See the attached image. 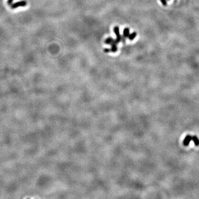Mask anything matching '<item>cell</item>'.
I'll list each match as a JSON object with an SVG mask.
<instances>
[{
  "instance_id": "obj_1",
  "label": "cell",
  "mask_w": 199,
  "mask_h": 199,
  "mask_svg": "<svg viewBox=\"0 0 199 199\" xmlns=\"http://www.w3.org/2000/svg\"><path fill=\"white\" fill-rule=\"evenodd\" d=\"M27 1H25V0H22V1L15 2L14 3H12L11 5V7L12 9H15L17 8L18 7H25L27 6Z\"/></svg>"
},
{
  "instance_id": "obj_2",
  "label": "cell",
  "mask_w": 199,
  "mask_h": 199,
  "mask_svg": "<svg viewBox=\"0 0 199 199\" xmlns=\"http://www.w3.org/2000/svg\"><path fill=\"white\" fill-rule=\"evenodd\" d=\"M114 32L116 34V35H117V39H116V41L118 43L120 42V41H121V39H122V37L120 35V30H119V28L118 26H116L114 28Z\"/></svg>"
},
{
  "instance_id": "obj_3",
  "label": "cell",
  "mask_w": 199,
  "mask_h": 199,
  "mask_svg": "<svg viewBox=\"0 0 199 199\" xmlns=\"http://www.w3.org/2000/svg\"><path fill=\"white\" fill-rule=\"evenodd\" d=\"M192 140V136L190 135H187L185 137L183 141V145L185 146H188L189 145L191 141Z\"/></svg>"
},
{
  "instance_id": "obj_4",
  "label": "cell",
  "mask_w": 199,
  "mask_h": 199,
  "mask_svg": "<svg viewBox=\"0 0 199 199\" xmlns=\"http://www.w3.org/2000/svg\"><path fill=\"white\" fill-rule=\"evenodd\" d=\"M192 140L196 146H199V139L198 138L197 136H192Z\"/></svg>"
},
{
  "instance_id": "obj_5",
  "label": "cell",
  "mask_w": 199,
  "mask_h": 199,
  "mask_svg": "<svg viewBox=\"0 0 199 199\" xmlns=\"http://www.w3.org/2000/svg\"><path fill=\"white\" fill-rule=\"evenodd\" d=\"M129 35H130V29H129V28H126L123 30V35L125 38H127V37H128Z\"/></svg>"
},
{
  "instance_id": "obj_6",
  "label": "cell",
  "mask_w": 199,
  "mask_h": 199,
  "mask_svg": "<svg viewBox=\"0 0 199 199\" xmlns=\"http://www.w3.org/2000/svg\"><path fill=\"white\" fill-rule=\"evenodd\" d=\"M136 37V32H134V33H132V34H131L129 35L128 38H129V39H130L131 40H132L134 39V38H135Z\"/></svg>"
},
{
  "instance_id": "obj_7",
  "label": "cell",
  "mask_w": 199,
  "mask_h": 199,
  "mask_svg": "<svg viewBox=\"0 0 199 199\" xmlns=\"http://www.w3.org/2000/svg\"><path fill=\"white\" fill-rule=\"evenodd\" d=\"M113 39L112 38H108L107 39H106L105 40V43L107 44H110L111 45V44L112 43V41H113Z\"/></svg>"
},
{
  "instance_id": "obj_8",
  "label": "cell",
  "mask_w": 199,
  "mask_h": 199,
  "mask_svg": "<svg viewBox=\"0 0 199 199\" xmlns=\"http://www.w3.org/2000/svg\"><path fill=\"white\" fill-rule=\"evenodd\" d=\"M14 0H8L7 1V3L8 5H11L13 2Z\"/></svg>"
},
{
  "instance_id": "obj_9",
  "label": "cell",
  "mask_w": 199,
  "mask_h": 199,
  "mask_svg": "<svg viewBox=\"0 0 199 199\" xmlns=\"http://www.w3.org/2000/svg\"><path fill=\"white\" fill-rule=\"evenodd\" d=\"M161 1L162 3H163V4L164 5V6H166V5H167L166 0H161Z\"/></svg>"
},
{
  "instance_id": "obj_10",
  "label": "cell",
  "mask_w": 199,
  "mask_h": 199,
  "mask_svg": "<svg viewBox=\"0 0 199 199\" xmlns=\"http://www.w3.org/2000/svg\"><path fill=\"white\" fill-rule=\"evenodd\" d=\"M104 51H105V52H106V53H108V52H109V51H111V49H108V48H105V49H104Z\"/></svg>"
}]
</instances>
